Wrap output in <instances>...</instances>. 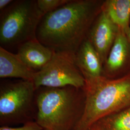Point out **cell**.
Here are the masks:
<instances>
[{"label":"cell","mask_w":130,"mask_h":130,"mask_svg":"<svg viewBox=\"0 0 130 130\" xmlns=\"http://www.w3.org/2000/svg\"><path fill=\"white\" fill-rule=\"evenodd\" d=\"M41 88L36 98L35 121L46 130H74L84 112V89Z\"/></svg>","instance_id":"cell-2"},{"label":"cell","mask_w":130,"mask_h":130,"mask_svg":"<svg viewBox=\"0 0 130 130\" xmlns=\"http://www.w3.org/2000/svg\"><path fill=\"white\" fill-rule=\"evenodd\" d=\"M55 52L36 38L20 45L17 54L28 68L36 72L50 61Z\"/></svg>","instance_id":"cell-9"},{"label":"cell","mask_w":130,"mask_h":130,"mask_svg":"<svg viewBox=\"0 0 130 130\" xmlns=\"http://www.w3.org/2000/svg\"><path fill=\"white\" fill-rule=\"evenodd\" d=\"M36 72L30 69L19 57L0 47V78H14L33 81Z\"/></svg>","instance_id":"cell-11"},{"label":"cell","mask_w":130,"mask_h":130,"mask_svg":"<svg viewBox=\"0 0 130 130\" xmlns=\"http://www.w3.org/2000/svg\"><path fill=\"white\" fill-rule=\"evenodd\" d=\"M84 112L74 130H88L105 117L130 105V73L116 79L86 81Z\"/></svg>","instance_id":"cell-3"},{"label":"cell","mask_w":130,"mask_h":130,"mask_svg":"<svg viewBox=\"0 0 130 130\" xmlns=\"http://www.w3.org/2000/svg\"><path fill=\"white\" fill-rule=\"evenodd\" d=\"M0 130H46L39 125L36 121H28L23 125L18 127H11L7 126H3Z\"/></svg>","instance_id":"cell-15"},{"label":"cell","mask_w":130,"mask_h":130,"mask_svg":"<svg viewBox=\"0 0 130 130\" xmlns=\"http://www.w3.org/2000/svg\"><path fill=\"white\" fill-rule=\"evenodd\" d=\"M127 37H128V41H129V44H130V29H129V33H128V34L127 35Z\"/></svg>","instance_id":"cell-18"},{"label":"cell","mask_w":130,"mask_h":130,"mask_svg":"<svg viewBox=\"0 0 130 130\" xmlns=\"http://www.w3.org/2000/svg\"><path fill=\"white\" fill-rule=\"evenodd\" d=\"M33 82L36 90L67 86L84 89L86 85L85 79L75 63L74 55L61 52H55L50 61L35 73Z\"/></svg>","instance_id":"cell-5"},{"label":"cell","mask_w":130,"mask_h":130,"mask_svg":"<svg viewBox=\"0 0 130 130\" xmlns=\"http://www.w3.org/2000/svg\"><path fill=\"white\" fill-rule=\"evenodd\" d=\"M31 80H19L1 86L0 121L3 124L25 121L31 111L35 92Z\"/></svg>","instance_id":"cell-6"},{"label":"cell","mask_w":130,"mask_h":130,"mask_svg":"<svg viewBox=\"0 0 130 130\" xmlns=\"http://www.w3.org/2000/svg\"><path fill=\"white\" fill-rule=\"evenodd\" d=\"M74 60L86 81L103 76L102 62L88 39L84 41L75 54Z\"/></svg>","instance_id":"cell-10"},{"label":"cell","mask_w":130,"mask_h":130,"mask_svg":"<svg viewBox=\"0 0 130 130\" xmlns=\"http://www.w3.org/2000/svg\"><path fill=\"white\" fill-rule=\"evenodd\" d=\"M70 0H37V4L40 11L44 15L52 12L65 5Z\"/></svg>","instance_id":"cell-14"},{"label":"cell","mask_w":130,"mask_h":130,"mask_svg":"<svg viewBox=\"0 0 130 130\" xmlns=\"http://www.w3.org/2000/svg\"><path fill=\"white\" fill-rule=\"evenodd\" d=\"M102 9L112 22L127 36L130 28V0L105 1Z\"/></svg>","instance_id":"cell-12"},{"label":"cell","mask_w":130,"mask_h":130,"mask_svg":"<svg viewBox=\"0 0 130 130\" xmlns=\"http://www.w3.org/2000/svg\"><path fill=\"white\" fill-rule=\"evenodd\" d=\"M13 2L12 0H0V9L3 11Z\"/></svg>","instance_id":"cell-16"},{"label":"cell","mask_w":130,"mask_h":130,"mask_svg":"<svg viewBox=\"0 0 130 130\" xmlns=\"http://www.w3.org/2000/svg\"><path fill=\"white\" fill-rule=\"evenodd\" d=\"M119 28L102 9L89 31L87 37L98 52L103 65L115 41Z\"/></svg>","instance_id":"cell-8"},{"label":"cell","mask_w":130,"mask_h":130,"mask_svg":"<svg viewBox=\"0 0 130 130\" xmlns=\"http://www.w3.org/2000/svg\"><path fill=\"white\" fill-rule=\"evenodd\" d=\"M130 73V46L127 36L119 28L114 43L103 65V76L116 79Z\"/></svg>","instance_id":"cell-7"},{"label":"cell","mask_w":130,"mask_h":130,"mask_svg":"<svg viewBox=\"0 0 130 130\" xmlns=\"http://www.w3.org/2000/svg\"><path fill=\"white\" fill-rule=\"evenodd\" d=\"M103 2L70 0L42 18L36 38L56 52L75 55L87 39L90 28L102 10Z\"/></svg>","instance_id":"cell-1"},{"label":"cell","mask_w":130,"mask_h":130,"mask_svg":"<svg viewBox=\"0 0 130 130\" xmlns=\"http://www.w3.org/2000/svg\"><path fill=\"white\" fill-rule=\"evenodd\" d=\"M88 130H98V129L94 126V125H93L92 127H91L90 128H89Z\"/></svg>","instance_id":"cell-17"},{"label":"cell","mask_w":130,"mask_h":130,"mask_svg":"<svg viewBox=\"0 0 130 130\" xmlns=\"http://www.w3.org/2000/svg\"><path fill=\"white\" fill-rule=\"evenodd\" d=\"M93 125L98 130H130V105L103 118Z\"/></svg>","instance_id":"cell-13"},{"label":"cell","mask_w":130,"mask_h":130,"mask_svg":"<svg viewBox=\"0 0 130 130\" xmlns=\"http://www.w3.org/2000/svg\"><path fill=\"white\" fill-rule=\"evenodd\" d=\"M43 16L38 7L37 1H14L1 13V46H19L36 39L38 27Z\"/></svg>","instance_id":"cell-4"}]
</instances>
